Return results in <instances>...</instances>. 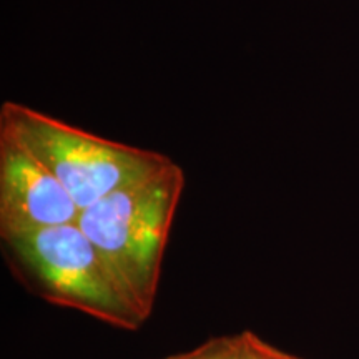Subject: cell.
I'll list each match as a JSON object with an SVG mask.
<instances>
[{
	"instance_id": "6",
	"label": "cell",
	"mask_w": 359,
	"mask_h": 359,
	"mask_svg": "<svg viewBox=\"0 0 359 359\" xmlns=\"http://www.w3.org/2000/svg\"><path fill=\"white\" fill-rule=\"evenodd\" d=\"M243 336V359H303L276 348L251 330L241 331Z\"/></svg>"
},
{
	"instance_id": "4",
	"label": "cell",
	"mask_w": 359,
	"mask_h": 359,
	"mask_svg": "<svg viewBox=\"0 0 359 359\" xmlns=\"http://www.w3.org/2000/svg\"><path fill=\"white\" fill-rule=\"evenodd\" d=\"M80 212L55 175L0 135V238L77 223Z\"/></svg>"
},
{
	"instance_id": "2",
	"label": "cell",
	"mask_w": 359,
	"mask_h": 359,
	"mask_svg": "<svg viewBox=\"0 0 359 359\" xmlns=\"http://www.w3.org/2000/svg\"><path fill=\"white\" fill-rule=\"evenodd\" d=\"M2 245L19 281L47 303L116 330L138 331L145 323L77 223L2 236Z\"/></svg>"
},
{
	"instance_id": "1",
	"label": "cell",
	"mask_w": 359,
	"mask_h": 359,
	"mask_svg": "<svg viewBox=\"0 0 359 359\" xmlns=\"http://www.w3.org/2000/svg\"><path fill=\"white\" fill-rule=\"evenodd\" d=\"M185 188L178 163L128 183L83 208L77 224L143 320L154 311L161 264Z\"/></svg>"
},
{
	"instance_id": "7",
	"label": "cell",
	"mask_w": 359,
	"mask_h": 359,
	"mask_svg": "<svg viewBox=\"0 0 359 359\" xmlns=\"http://www.w3.org/2000/svg\"><path fill=\"white\" fill-rule=\"evenodd\" d=\"M161 359H165V358H161Z\"/></svg>"
},
{
	"instance_id": "3",
	"label": "cell",
	"mask_w": 359,
	"mask_h": 359,
	"mask_svg": "<svg viewBox=\"0 0 359 359\" xmlns=\"http://www.w3.org/2000/svg\"><path fill=\"white\" fill-rule=\"evenodd\" d=\"M0 135L15 140L55 175L80 210L173 161L158 151L107 140L13 102L0 107Z\"/></svg>"
},
{
	"instance_id": "5",
	"label": "cell",
	"mask_w": 359,
	"mask_h": 359,
	"mask_svg": "<svg viewBox=\"0 0 359 359\" xmlns=\"http://www.w3.org/2000/svg\"><path fill=\"white\" fill-rule=\"evenodd\" d=\"M165 359H243V336L241 333L215 336L188 351Z\"/></svg>"
}]
</instances>
